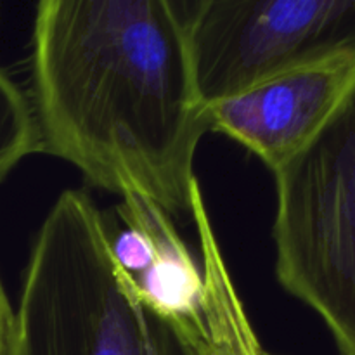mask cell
Listing matches in <instances>:
<instances>
[{
  "label": "cell",
  "mask_w": 355,
  "mask_h": 355,
  "mask_svg": "<svg viewBox=\"0 0 355 355\" xmlns=\"http://www.w3.org/2000/svg\"><path fill=\"white\" fill-rule=\"evenodd\" d=\"M40 151L85 180L191 215L194 156L210 130L194 87L186 2L42 0L31 40Z\"/></svg>",
  "instance_id": "cell-1"
},
{
  "label": "cell",
  "mask_w": 355,
  "mask_h": 355,
  "mask_svg": "<svg viewBox=\"0 0 355 355\" xmlns=\"http://www.w3.org/2000/svg\"><path fill=\"white\" fill-rule=\"evenodd\" d=\"M10 355H191L179 326L118 262L92 198L62 191L28 259Z\"/></svg>",
  "instance_id": "cell-2"
},
{
  "label": "cell",
  "mask_w": 355,
  "mask_h": 355,
  "mask_svg": "<svg viewBox=\"0 0 355 355\" xmlns=\"http://www.w3.org/2000/svg\"><path fill=\"white\" fill-rule=\"evenodd\" d=\"M274 179L277 279L355 355V78Z\"/></svg>",
  "instance_id": "cell-3"
},
{
  "label": "cell",
  "mask_w": 355,
  "mask_h": 355,
  "mask_svg": "<svg viewBox=\"0 0 355 355\" xmlns=\"http://www.w3.org/2000/svg\"><path fill=\"white\" fill-rule=\"evenodd\" d=\"M186 35L194 87L208 107L355 54V0L186 2Z\"/></svg>",
  "instance_id": "cell-4"
},
{
  "label": "cell",
  "mask_w": 355,
  "mask_h": 355,
  "mask_svg": "<svg viewBox=\"0 0 355 355\" xmlns=\"http://www.w3.org/2000/svg\"><path fill=\"white\" fill-rule=\"evenodd\" d=\"M354 78L355 54L298 69L208 106V127L274 173L311 141Z\"/></svg>",
  "instance_id": "cell-5"
},
{
  "label": "cell",
  "mask_w": 355,
  "mask_h": 355,
  "mask_svg": "<svg viewBox=\"0 0 355 355\" xmlns=\"http://www.w3.org/2000/svg\"><path fill=\"white\" fill-rule=\"evenodd\" d=\"M191 217L203 259L200 304L187 314L168 315L179 326L191 355H263L266 349L229 272L200 186L193 193Z\"/></svg>",
  "instance_id": "cell-6"
},
{
  "label": "cell",
  "mask_w": 355,
  "mask_h": 355,
  "mask_svg": "<svg viewBox=\"0 0 355 355\" xmlns=\"http://www.w3.org/2000/svg\"><path fill=\"white\" fill-rule=\"evenodd\" d=\"M37 151H40V139L30 99L0 69V182Z\"/></svg>",
  "instance_id": "cell-7"
},
{
  "label": "cell",
  "mask_w": 355,
  "mask_h": 355,
  "mask_svg": "<svg viewBox=\"0 0 355 355\" xmlns=\"http://www.w3.org/2000/svg\"><path fill=\"white\" fill-rule=\"evenodd\" d=\"M14 336V309L0 277V355H10Z\"/></svg>",
  "instance_id": "cell-8"
},
{
  "label": "cell",
  "mask_w": 355,
  "mask_h": 355,
  "mask_svg": "<svg viewBox=\"0 0 355 355\" xmlns=\"http://www.w3.org/2000/svg\"><path fill=\"white\" fill-rule=\"evenodd\" d=\"M263 355H274V354H270V352H267V350H266V354H263Z\"/></svg>",
  "instance_id": "cell-9"
}]
</instances>
